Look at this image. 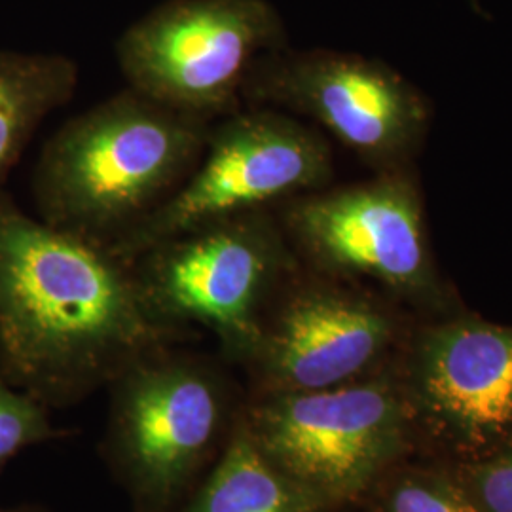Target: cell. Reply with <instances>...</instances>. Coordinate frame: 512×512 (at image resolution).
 Returning <instances> with one entry per match:
<instances>
[{
	"mask_svg": "<svg viewBox=\"0 0 512 512\" xmlns=\"http://www.w3.org/2000/svg\"><path fill=\"white\" fill-rule=\"evenodd\" d=\"M179 330L158 323L133 266L0 192V376L46 406L112 384Z\"/></svg>",
	"mask_w": 512,
	"mask_h": 512,
	"instance_id": "6da1fadb",
	"label": "cell"
},
{
	"mask_svg": "<svg viewBox=\"0 0 512 512\" xmlns=\"http://www.w3.org/2000/svg\"><path fill=\"white\" fill-rule=\"evenodd\" d=\"M213 124L131 88L110 95L42 148L33 175L38 219L110 247L183 184Z\"/></svg>",
	"mask_w": 512,
	"mask_h": 512,
	"instance_id": "7a4b0ae2",
	"label": "cell"
},
{
	"mask_svg": "<svg viewBox=\"0 0 512 512\" xmlns=\"http://www.w3.org/2000/svg\"><path fill=\"white\" fill-rule=\"evenodd\" d=\"M275 215L313 272L366 285L416 317L463 308L440 274L414 167L296 196Z\"/></svg>",
	"mask_w": 512,
	"mask_h": 512,
	"instance_id": "3957f363",
	"label": "cell"
},
{
	"mask_svg": "<svg viewBox=\"0 0 512 512\" xmlns=\"http://www.w3.org/2000/svg\"><path fill=\"white\" fill-rule=\"evenodd\" d=\"M131 266L158 323L173 330L203 327L245 365L275 296L302 262L275 211H255L165 239Z\"/></svg>",
	"mask_w": 512,
	"mask_h": 512,
	"instance_id": "277c9868",
	"label": "cell"
},
{
	"mask_svg": "<svg viewBox=\"0 0 512 512\" xmlns=\"http://www.w3.org/2000/svg\"><path fill=\"white\" fill-rule=\"evenodd\" d=\"M395 359L349 384L260 395L241 421L260 452L329 511L357 501L414 446Z\"/></svg>",
	"mask_w": 512,
	"mask_h": 512,
	"instance_id": "5b68a950",
	"label": "cell"
},
{
	"mask_svg": "<svg viewBox=\"0 0 512 512\" xmlns=\"http://www.w3.org/2000/svg\"><path fill=\"white\" fill-rule=\"evenodd\" d=\"M334 152L323 131L268 107H243L217 120L202 158L152 215L110 249L133 262L150 247L211 222L275 211L330 186Z\"/></svg>",
	"mask_w": 512,
	"mask_h": 512,
	"instance_id": "8992f818",
	"label": "cell"
},
{
	"mask_svg": "<svg viewBox=\"0 0 512 512\" xmlns=\"http://www.w3.org/2000/svg\"><path fill=\"white\" fill-rule=\"evenodd\" d=\"M287 48L268 0H165L116 42L128 88L167 109L217 122L243 109L262 55Z\"/></svg>",
	"mask_w": 512,
	"mask_h": 512,
	"instance_id": "52a82bcc",
	"label": "cell"
},
{
	"mask_svg": "<svg viewBox=\"0 0 512 512\" xmlns=\"http://www.w3.org/2000/svg\"><path fill=\"white\" fill-rule=\"evenodd\" d=\"M243 105L308 118L374 173L414 167L431 128L427 97L403 74L334 50L262 55L245 82Z\"/></svg>",
	"mask_w": 512,
	"mask_h": 512,
	"instance_id": "ba28073f",
	"label": "cell"
},
{
	"mask_svg": "<svg viewBox=\"0 0 512 512\" xmlns=\"http://www.w3.org/2000/svg\"><path fill=\"white\" fill-rule=\"evenodd\" d=\"M414 442L454 465L512 442V325L467 308L418 317L397 359Z\"/></svg>",
	"mask_w": 512,
	"mask_h": 512,
	"instance_id": "9c48e42d",
	"label": "cell"
},
{
	"mask_svg": "<svg viewBox=\"0 0 512 512\" xmlns=\"http://www.w3.org/2000/svg\"><path fill=\"white\" fill-rule=\"evenodd\" d=\"M416 319L385 294L302 264L275 296L245 365L260 395L349 384L389 365Z\"/></svg>",
	"mask_w": 512,
	"mask_h": 512,
	"instance_id": "30bf717a",
	"label": "cell"
},
{
	"mask_svg": "<svg viewBox=\"0 0 512 512\" xmlns=\"http://www.w3.org/2000/svg\"><path fill=\"white\" fill-rule=\"evenodd\" d=\"M112 454L131 492L148 507L183 494L219 444L228 391L205 361L154 349L112 382Z\"/></svg>",
	"mask_w": 512,
	"mask_h": 512,
	"instance_id": "8fae6325",
	"label": "cell"
},
{
	"mask_svg": "<svg viewBox=\"0 0 512 512\" xmlns=\"http://www.w3.org/2000/svg\"><path fill=\"white\" fill-rule=\"evenodd\" d=\"M78 76L67 55L0 50V186L46 116L73 99Z\"/></svg>",
	"mask_w": 512,
	"mask_h": 512,
	"instance_id": "7c38bea8",
	"label": "cell"
},
{
	"mask_svg": "<svg viewBox=\"0 0 512 512\" xmlns=\"http://www.w3.org/2000/svg\"><path fill=\"white\" fill-rule=\"evenodd\" d=\"M266 458L239 420L222 458L183 512H327Z\"/></svg>",
	"mask_w": 512,
	"mask_h": 512,
	"instance_id": "4fadbf2b",
	"label": "cell"
},
{
	"mask_svg": "<svg viewBox=\"0 0 512 512\" xmlns=\"http://www.w3.org/2000/svg\"><path fill=\"white\" fill-rule=\"evenodd\" d=\"M374 512H480L454 469L406 465L389 469L370 490Z\"/></svg>",
	"mask_w": 512,
	"mask_h": 512,
	"instance_id": "5bb4252c",
	"label": "cell"
},
{
	"mask_svg": "<svg viewBox=\"0 0 512 512\" xmlns=\"http://www.w3.org/2000/svg\"><path fill=\"white\" fill-rule=\"evenodd\" d=\"M57 435L48 406L0 376V471L25 448Z\"/></svg>",
	"mask_w": 512,
	"mask_h": 512,
	"instance_id": "9a60e30c",
	"label": "cell"
},
{
	"mask_svg": "<svg viewBox=\"0 0 512 512\" xmlns=\"http://www.w3.org/2000/svg\"><path fill=\"white\" fill-rule=\"evenodd\" d=\"M480 512H512V442L486 458L454 465Z\"/></svg>",
	"mask_w": 512,
	"mask_h": 512,
	"instance_id": "2e32d148",
	"label": "cell"
},
{
	"mask_svg": "<svg viewBox=\"0 0 512 512\" xmlns=\"http://www.w3.org/2000/svg\"><path fill=\"white\" fill-rule=\"evenodd\" d=\"M0 512H42L35 507H18V509H0Z\"/></svg>",
	"mask_w": 512,
	"mask_h": 512,
	"instance_id": "e0dca14e",
	"label": "cell"
}]
</instances>
